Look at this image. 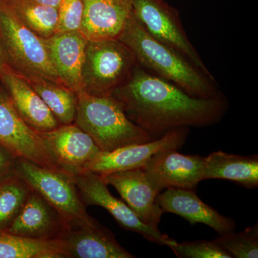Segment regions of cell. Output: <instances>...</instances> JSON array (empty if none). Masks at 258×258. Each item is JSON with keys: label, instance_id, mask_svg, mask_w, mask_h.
<instances>
[{"label": "cell", "instance_id": "obj_15", "mask_svg": "<svg viewBox=\"0 0 258 258\" xmlns=\"http://www.w3.org/2000/svg\"><path fill=\"white\" fill-rule=\"evenodd\" d=\"M0 81L17 112L30 128L41 133L61 125L23 75L7 64L0 72Z\"/></svg>", "mask_w": 258, "mask_h": 258}, {"label": "cell", "instance_id": "obj_2", "mask_svg": "<svg viewBox=\"0 0 258 258\" xmlns=\"http://www.w3.org/2000/svg\"><path fill=\"white\" fill-rule=\"evenodd\" d=\"M118 40L132 51L139 66L174 83L191 96L200 98L223 96L213 76L154 39L133 14Z\"/></svg>", "mask_w": 258, "mask_h": 258}, {"label": "cell", "instance_id": "obj_1", "mask_svg": "<svg viewBox=\"0 0 258 258\" xmlns=\"http://www.w3.org/2000/svg\"><path fill=\"white\" fill-rule=\"evenodd\" d=\"M111 96L121 103L129 119L154 135L216 124L228 109L224 96L196 98L138 64Z\"/></svg>", "mask_w": 258, "mask_h": 258}, {"label": "cell", "instance_id": "obj_10", "mask_svg": "<svg viewBox=\"0 0 258 258\" xmlns=\"http://www.w3.org/2000/svg\"><path fill=\"white\" fill-rule=\"evenodd\" d=\"M189 132L188 128L174 129L158 139L131 144L110 152L101 151L88 164L86 170L104 176L116 171L143 169L156 153L164 149H181L186 143Z\"/></svg>", "mask_w": 258, "mask_h": 258}, {"label": "cell", "instance_id": "obj_8", "mask_svg": "<svg viewBox=\"0 0 258 258\" xmlns=\"http://www.w3.org/2000/svg\"><path fill=\"white\" fill-rule=\"evenodd\" d=\"M71 176V175H70ZM85 205H98L106 209L120 227L142 235L145 240L159 245H174L176 241L163 234L159 228L143 223L125 202L113 196L101 176L86 170L71 176Z\"/></svg>", "mask_w": 258, "mask_h": 258}, {"label": "cell", "instance_id": "obj_29", "mask_svg": "<svg viewBox=\"0 0 258 258\" xmlns=\"http://www.w3.org/2000/svg\"><path fill=\"white\" fill-rule=\"evenodd\" d=\"M39 4L45 5V6L52 7V8L58 9L62 0H32Z\"/></svg>", "mask_w": 258, "mask_h": 258}, {"label": "cell", "instance_id": "obj_14", "mask_svg": "<svg viewBox=\"0 0 258 258\" xmlns=\"http://www.w3.org/2000/svg\"><path fill=\"white\" fill-rule=\"evenodd\" d=\"M117 190L125 203L143 223L159 228L164 213L157 203L159 192L149 182L143 169L116 171L101 176Z\"/></svg>", "mask_w": 258, "mask_h": 258}, {"label": "cell", "instance_id": "obj_12", "mask_svg": "<svg viewBox=\"0 0 258 258\" xmlns=\"http://www.w3.org/2000/svg\"><path fill=\"white\" fill-rule=\"evenodd\" d=\"M39 134L58 169L71 176L86 171L101 152L93 139L75 123Z\"/></svg>", "mask_w": 258, "mask_h": 258}, {"label": "cell", "instance_id": "obj_20", "mask_svg": "<svg viewBox=\"0 0 258 258\" xmlns=\"http://www.w3.org/2000/svg\"><path fill=\"white\" fill-rule=\"evenodd\" d=\"M225 179L247 189L258 186V157L217 151L204 157L203 181Z\"/></svg>", "mask_w": 258, "mask_h": 258}, {"label": "cell", "instance_id": "obj_3", "mask_svg": "<svg viewBox=\"0 0 258 258\" xmlns=\"http://www.w3.org/2000/svg\"><path fill=\"white\" fill-rule=\"evenodd\" d=\"M77 98L74 123L93 139L101 152L154 140V134L129 119L121 103L113 96L82 91Z\"/></svg>", "mask_w": 258, "mask_h": 258}, {"label": "cell", "instance_id": "obj_4", "mask_svg": "<svg viewBox=\"0 0 258 258\" xmlns=\"http://www.w3.org/2000/svg\"><path fill=\"white\" fill-rule=\"evenodd\" d=\"M0 45L8 66L24 76L62 83L44 39L27 28L3 0H0Z\"/></svg>", "mask_w": 258, "mask_h": 258}, {"label": "cell", "instance_id": "obj_5", "mask_svg": "<svg viewBox=\"0 0 258 258\" xmlns=\"http://www.w3.org/2000/svg\"><path fill=\"white\" fill-rule=\"evenodd\" d=\"M137 62L120 40L88 41L83 67V91L111 96L128 79Z\"/></svg>", "mask_w": 258, "mask_h": 258}, {"label": "cell", "instance_id": "obj_21", "mask_svg": "<svg viewBox=\"0 0 258 258\" xmlns=\"http://www.w3.org/2000/svg\"><path fill=\"white\" fill-rule=\"evenodd\" d=\"M60 125L74 124L77 94L62 83L37 76H25Z\"/></svg>", "mask_w": 258, "mask_h": 258}, {"label": "cell", "instance_id": "obj_6", "mask_svg": "<svg viewBox=\"0 0 258 258\" xmlns=\"http://www.w3.org/2000/svg\"><path fill=\"white\" fill-rule=\"evenodd\" d=\"M15 172L60 214L67 226L94 222L90 216L71 176L24 159H16Z\"/></svg>", "mask_w": 258, "mask_h": 258}, {"label": "cell", "instance_id": "obj_24", "mask_svg": "<svg viewBox=\"0 0 258 258\" xmlns=\"http://www.w3.org/2000/svg\"><path fill=\"white\" fill-rule=\"evenodd\" d=\"M31 188L16 173L0 181V231H6L26 201Z\"/></svg>", "mask_w": 258, "mask_h": 258}, {"label": "cell", "instance_id": "obj_27", "mask_svg": "<svg viewBox=\"0 0 258 258\" xmlns=\"http://www.w3.org/2000/svg\"><path fill=\"white\" fill-rule=\"evenodd\" d=\"M83 13V0H62L58 8L57 32H80Z\"/></svg>", "mask_w": 258, "mask_h": 258}, {"label": "cell", "instance_id": "obj_19", "mask_svg": "<svg viewBox=\"0 0 258 258\" xmlns=\"http://www.w3.org/2000/svg\"><path fill=\"white\" fill-rule=\"evenodd\" d=\"M44 40L62 84L76 94L83 91L82 73L88 40L80 32H57Z\"/></svg>", "mask_w": 258, "mask_h": 258}, {"label": "cell", "instance_id": "obj_16", "mask_svg": "<svg viewBox=\"0 0 258 258\" xmlns=\"http://www.w3.org/2000/svg\"><path fill=\"white\" fill-rule=\"evenodd\" d=\"M80 32L88 41L118 40L133 14V0H83Z\"/></svg>", "mask_w": 258, "mask_h": 258}, {"label": "cell", "instance_id": "obj_13", "mask_svg": "<svg viewBox=\"0 0 258 258\" xmlns=\"http://www.w3.org/2000/svg\"><path fill=\"white\" fill-rule=\"evenodd\" d=\"M59 239L66 258H133L111 230L97 220L67 226Z\"/></svg>", "mask_w": 258, "mask_h": 258}, {"label": "cell", "instance_id": "obj_22", "mask_svg": "<svg viewBox=\"0 0 258 258\" xmlns=\"http://www.w3.org/2000/svg\"><path fill=\"white\" fill-rule=\"evenodd\" d=\"M0 258H66L62 242L37 240L0 231Z\"/></svg>", "mask_w": 258, "mask_h": 258}, {"label": "cell", "instance_id": "obj_26", "mask_svg": "<svg viewBox=\"0 0 258 258\" xmlns=\"http://www.w3.org/2000/svg\"><path fill=\"white\" fill-rule=\"evenodd\" d=\"M169 247L179 258H232L215 241L196 240L181 243L176 242Z\"/></svg>", "mask_w": 258, "mask_h": 258}, {"label": "cell", "instance_id": "obj_9", "mask_svg": "<svg viewBox=\"0 0 258 258\" xmlns=\"http://www.w3.org/2000/svg\"><path fill=\"white\" fill-rule=\"evenodd\" d=\"M0 146L16 159L60 170L40 134L20 117L8 93L0 88Z\"/></svg>", "mask_w": 258, "mask_h": 258}, {"label": "cell", "instance_id": "obj_17", "mask_svg": "<svg viewBox=\"0 0 258 258\" xmlns=\"http://www.w3.org/2000/svg\"><path fill=\"white\" fill-rule=\"evenodd\" d=\"M67 224L40 194L29 193L26 201L6 232L37 240L58 239Z\"/></svg>", "mask_w": 258, "mask_h": 258}, {"label": "cell", "instance_id": "obj_30", "mask_svg": "<svg viewBox=\"0 0 258 258\" xmlns=\"http://www.w3.org/2000/svg\"><path fill=\"white\" fill-rule=\"evenodd\" d=\"M8 64L7 62L6 58L3 52V49H2L1 45H0V72L5 66H6Z\"/></svg>", "mask_w": 258, "mask_h": 258}, {"label": "cell", "instance_id": "obj_23", "mask_svg": "<svg viewBox=\"0 0 258 258\" xmlns=\"http://www.w3.org/2000/svg\"><path fill=\"white\" fill-rule=\"evenodd\" d=\"M19 20L40 38L55 35L58 30V9L32 0H3Z\"/></svg>", "mask_w": 258, "mask_h": 258}, {"label": "cell", "instance_id": "obj_18", "mask_svg": "<svg viewBox=\"0 0 258 258\" xmlns=\"http://www.w3.org/2000/svg\"><path fill=\"white\" fill-rule=\"evenodd\" d=\"M157 203L163 212H170L183 217L191 225L201 223L213 229L219 235L234 232L235 220L219 213L204 203L195 190L169 188L157 197Z\"/></svg>", "mask_w": 258, "mask_h": 258}, {"label": "cell", "instance_id": "obj_28", "mask_svg": "<svg viewBox=\"0 0 258 258\" xmlns=\"http://www.w3.org/2000/svg\"><path fill=\"white\" fill-rule=\"evenodd\" d=\"M16 158L0 146V181L15 173Z\"/></svg>", "mask_w": 258, "mask_h": 258}, {"label": "cell", "instance_id": "obj_25", "mask_svg": "<svg viewBox=\"0 0 258 258\" xmlns=\"http://www.w3.org/2000/svg\"><path fill=\"white\" fill-rule=\"evenodd\" d=\"M232 258L258 257V225L248 227L242 232L220 235L215 240Z\"/></svg>", "mask_w": 258, "mask_h": 258}, {"label": "cell", "instance_id": "obj_11", "mask_svg": "<svg viewBox=\"0 0 258 258\" xmlns=\"http://www.w3.org/2000/svg\"><path fill=\"white\" fill-rule=\"evenodd\" d=\"M204 157L185 155L176 149L156 153L143 170L148 180L158 192L169 188L195 190L203 181Z\"/></svg>", "mask_w": 258, "mask_h": 258}, {"label": "cell", "instance_id": "obj_7", "mask_svg": "<svg viewBox=\"0 0 258 258\" xmlns=\"http://www.w3.org/2000/svg\"><path fill=\"white\" fill-rule=\"evenodd\" d=\"M132 12L154 39L177 51L205 74L213 76L188 38L174 8L163 0H133Z\"/></svg>", "mask_w": 258, "mask_h": 258}]
</instances>
